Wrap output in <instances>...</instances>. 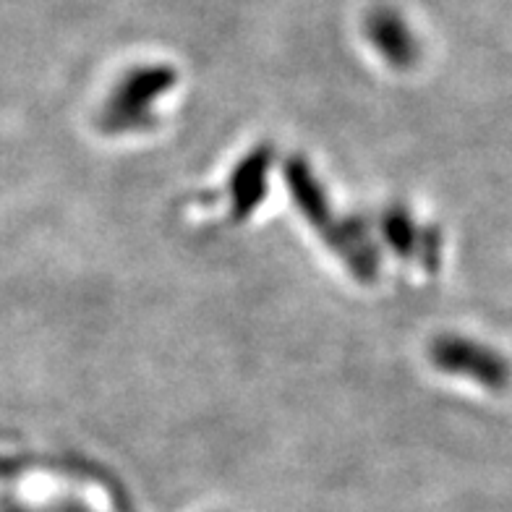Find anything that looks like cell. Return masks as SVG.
I'll use <instances>...</instances> for the list:
<instances>
[{
  "label": "cell",
  "instance_id": "6da1fadb",
  "mask_svg": "<svg viewBox=\"0 0 512 512\" xmlns=\"http://www.w3.org/2000/svg\"><path fill=\"white\" fill-rule=\"evenodd\" d=\"M176 84V71L170 66H142L128 71L113 89L105 105V128L134 131L152 118V102Z\"/></svg>",
  "mask_w": 512,
  "mask_h": 512
},
{
  "label": "cell",
  "instance_id": "7a4b0ae2",
  "mask_svg": "<svg viewBox=\"0 0 512 512\" xmlns=\"http://www.w3.org/2000/svg\"><path fill=\"white\" fill-rule=\"evenodd\" d=\"M432 358L442 371L479 379L486 387H497L507 377L505 361L497 353H492L479 343H471L465 337H439L432 348Z\"/></svg>",
  "mask_w": 512,
  "mask_h": 512
},
{
  "label": "cell",
  "instance_id": "3957f363",
  "mask_svg": "<svg viewBox=\"0 0 512 512\" xmlns=\"http://www.w3.org/2000/svg\"><path fill=\"white\" fill-rule=\"evenodd\" d=\"M366 37L384 61L395 68H408L418 58L416 34L408 29L403 16L392 8H374L366 19Z\"/></svg>",
  "mask_w": 512,
  "mask_h": 512
},
{
  "label": "cell",
  "instance_id": "277c9868",
  "mask_svg": "<svg viewBox=\"0 0 512 512\" xmlns=\"http://www.w3.org/2000/svg\"><path fill=\"white\" fill-rule=\"evenodd\" d=\"M267 152H254L246 162H241L233 176V199H236L238 215H246L259 204L264 191V181H267Z\"/></svg>",
  "mask_w": 512,
  "mask_h": 512
},
{
  "label": "cell",
  "instance_id": "5b68a950",
  "mask_svg": "<svg viewBox=\"0 0 512 512\" xmlns=\"http://www.w3.org/2000/svg\"><path fill=\"white\" fill-rule=\"evenodd\" d=\"M384 236H387V241H392V246L398 251H408V246H411L413 238V225L405 220V215H387V220H384Z\"/></svg>",
  "mask_w": 512,
  "mask_h": 512
}]
</instances>
